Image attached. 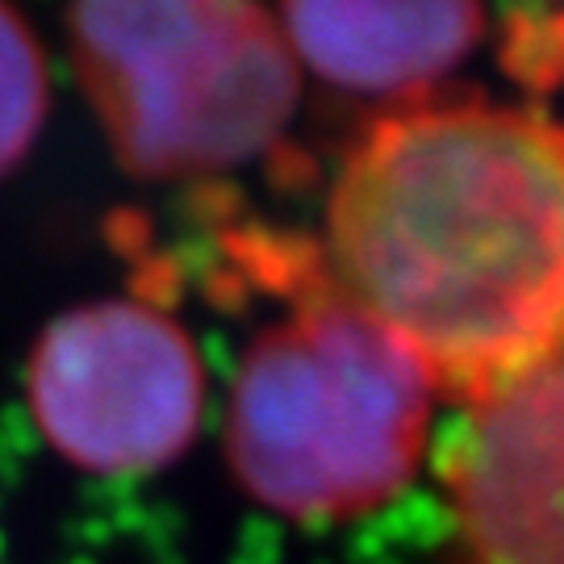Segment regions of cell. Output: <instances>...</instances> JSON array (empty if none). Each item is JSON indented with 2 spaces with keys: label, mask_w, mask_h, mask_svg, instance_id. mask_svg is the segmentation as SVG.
Segmentation results:
<instances>
[{
  "label": "cell",
  "mask_w": 564,
  "mask_h": 564,
  "mask_svg": "<svg viewBox=\"0 0 564 564\" xmlns=\"http://www.w3.org/2000/svg\"><path fill=\"white\" fill-rule=\"evenodd\" d=\"M25 402L42 440L72 468L142 477L197 440L205 364L193 335L155 305L88 302L39 335Z\"/></svg>",
  "instance_id": "cell-4"
},
{
  "label": "cell",
  "mask_w": 564,
  "mask_h": 564,
  "mask_svg": "<svg viewBox=\"0 0 564 564\" xmlns=\"http://www.w3.org/2000/svg\"><path fill=\"white\" fill-rule=\"evenodd\" d=\"M51 109V63L34 25L13 0H0V176L39 142Z\"/></svg>",
  "instance_id": "cell-7"
},
{
  "label": "cell",
  "mask_w": 564,
  "mask_h": 564,
  "mask_svg": "<svg viewBox=\"0 0 564 564\" xmlns=\"http://www.w3.org/2000/svg\"><path fill=\"white\" fill-rule=\"evenodd\" d=\"M326 272L477 402L564 343V130L502 105L381 118L326 205Z\"/></svg>",
  "instance_id": "cell-1"
},
{
  "label": "cell",
  "mask_w": 564,
  "mask_h": 564,
  "mask_svg": "<svg viewBox=\"0 0 564 564\" xmlns=\"http://www.w3.org/2000/svg\"><path fill=\"white\" fill-rule=\"evenodd\" d=\"M460 410L440 456L460 564H564V343Z\"/></svg>",
  "instance_id": "cell-5"
},
{
  "label": "cell",
  "mask_w": 564,
  "mask_h": 564,
  "mask_svg": "<svg viewBox=\"0 0 564 564\" xmlns=\"http://www.w3.org/2000/svg\"><path fill=\"white\" fill-rule=\"evenodd\" d=\"M67 46L113 160L142 181L239 167L297 105V59L256 0H72Z\"/></svg>",
  "instance_id": "cell-3"
},
{
  "label": "cell",
  "mask_w": 564,
  "mask_h": 564,
  "mask_svg": "<svg viewBox=\"0 0 564 564\" xmlns=\"http://www.w3.org/2000/svg\"><path fill=\"white\" fill-rule=\"evenodd\" d=\"M297 272L289 310L242 351L226 456L263 510L293 523H351L414 485L440 393L326 268Z\"/></svg>",
  "instance_id": "cell-2"
},
{
  "label": "cell",
  "mask_w": 564,
  "mask_h": 564,
  "mask_svg": "<svg viewBox=\"0 0 564 564\" xmlns=\"http://www.w3.org/2000/svg\"><path fill=\"white\" fill-rule=\"evenodd\" d=\"M485 0H284L293 59L351 93H405L481 39Z\"/></svg>",
  "instance_id": "cell-6"
}]
</instances>
